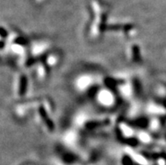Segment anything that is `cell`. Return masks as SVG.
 Returning a JSON list of instances; mask_svg holds the SVG:
<instances>
[{
	"instance_id": "cell-1",
	"label": "cell",
	"mask_w": 166,
	"mask_h": 165,
	"mask_svg": "<svg viewBox=\"0 0 166 165\" xmlns=\"http://www.w3.org/2000/svg\"><path fill=\"white\" fill-rule=\"evenodd\" d=\"M26 78H22L21 79V84H20V94H23L26 91Z\"/></svg>"
}]
</instances>
